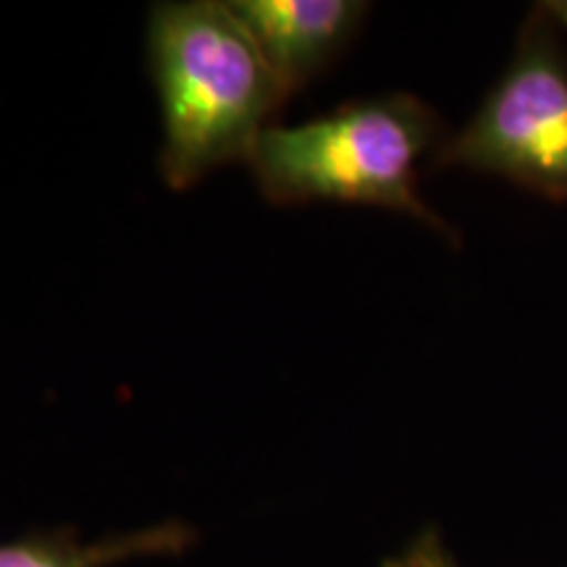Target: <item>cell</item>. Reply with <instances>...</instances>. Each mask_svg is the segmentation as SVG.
I'll return each mask as SVG.
<instances>
[{
	"mask_svg": "<svg viewBox=\"0 0 567 567\" xmlns=\"http://www.w3.org/2000/svg\"><path fill=\"white\" fill-rule=\"evenodd\" d=\"M229 6L287 97L331 66L368 13L360 0H231Z\"/></svg>",
	"mask_w": 567,
	"mask_h": 567,
	"instance_id": "obj_4",
	"label": "cell"
},
{
	"mask_svg": "<svg viewBox=\"0 0 567 567\" xmlns=\"http://www.w3.org/2000/svg\"><path fill=\"white\" fill-rule=\"evenodd\" d=\"M442 122L410 92L347 101L297 126L274 124L247 166L274 205L342 203L408 213L431 229H452L417 193V168L444 147Z\"/></svg>",
	"mask_w": 567,
	"mask_h": 567,
	"instance_id": "obj_2",
	"label": "cell"
},
{
	"mask_svg": "<svg viewBox=\"0 0 567 567\" xmlns=\"http://www.w3.org/2000/svg\"><path fill=\"white\" fill-rule=\"evenodd\" d=\"M147 63L163 116L158 168L172 189L250 161L289 101L243 21L218 0L153 6Z\"/></svg>",
	"mask_w": 567,
	"mask_h": 567,
	"instance_id": "obj_1",
	"label": "cell"
},
{
	"mask_svg": "<svg viewBox=\"0 0 567 567\" xmlns=\"http://www.w3.org/2000/svg\"><path fill=\"white\" fill-rule=\"evenodd\" d=\"M195 542L197 530L184 520H163L97 542H84L71 528L40 530L0 544V567H113L130 559L184 555Z\"/></svg>",
	"mask_w": 567,
	"mask_h": 567,
	"instance_id": "obj_5",
	"label": "cell"
},
{
	"mask_svg": "<svg viewBox=\"0 0 567 567\" xmlns=\"http://www.w3.org/2000/svg\"><path fill=\"white\" fill-rule=\"evenodd\" d=\"M555 30L544 9L528 19L502 80L476 116L444 142L436 163L567 200V63Z\"/></svg>",
	"mask_w": 567,
	"mask_h": 567,
	"instance_id": "obj_3",
	"label": "cell"
},
{
	"mask_svg": "<svg viewBox=\"0 0 567 567\" xmlns=\"http://www.w3.org/2000/svg\"><path fill=\"white\" fill-rule=\"evenodd\" d=\"M384 567H460L444 547L436 528H425L400 555L389 557Z\"/></svg>",
	"mask_w": 567,
	"mask_h": 567,
	"instance_id": "obj_6",
	"label": "cell"
},
{
	"mask_svg": "<svg viewBox=\"0 0 567 567\" xmlns=\"http://www.w3.org/2000/svg\"><path fill=\"white\" fill-rule=\"evenodd\" d=\"M544 11L549 13L551 19L557 21V27H567V0H559V3H547Z\"/></svg>",
	"mask_w": 567,
	"mask_h": 567,
	"instance_id": "obj_7",
	"label": "cell"
}]
</instances>
